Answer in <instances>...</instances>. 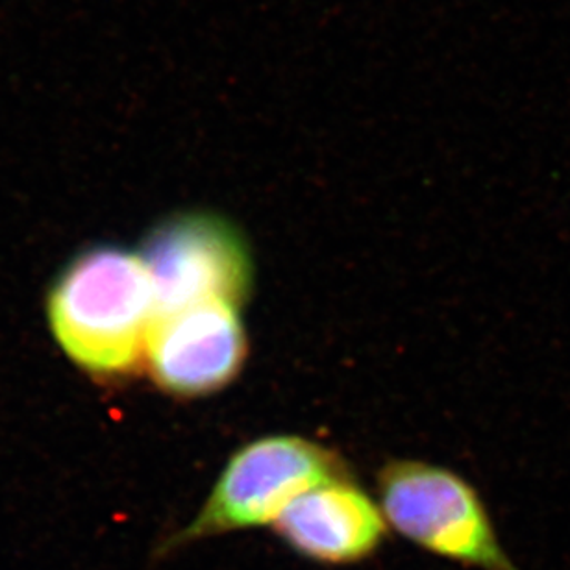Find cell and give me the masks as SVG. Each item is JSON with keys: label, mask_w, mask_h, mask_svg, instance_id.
Wrapping results in <instances>:
<instances>
[{"label": "cell", "mask_w": 570, "mask_h": 570, "mask_svg": "<svg viewBox=\"0 0 570 570\" xmlns=\"http://www.w3.org/2000/svg\"><path fill=\"white\" fill-rule=\"evenodd\" d=\"M158 317L139 254L97 247L67 265L50 291L49 318L67 356L95 374L132 371Z\"/></svg>", "instance_id": "obj_1"}, {"label": "cell", "mask_w": 570, "mask_h": 570, "mask_svg": "<svg viewBox=\"0 0 570 570\" xmlns=\"http://www.w3.org/2000/svg\"><path fill=\"white\" fill-rule=\"evenodd\" d=\"M337 478H351V471L334 450L298 435L256 439L230 455L197 515L161 539L154 556L167 558L204 539L273 527L291 500Z\"/></svg>", "instance_id": "obj_2"}, {"label": "cell", "mask_w": 570, "mask_h": 570, "mask_svg": "<svg viewBox=\"0 0 570 570\" xmlns=\"http://www.w3.org/2000/svg\"><path fill=\"white\" fill-rule=\"evenodd\" d=\"M379 504L390 530L428 554L466 569L522 570L500 541L480 491L452 469L390 461L379 472Z\"/></svg>", "instance_id": "obj_3"}, {"label": "cell", "mask_w": 570, "mask_h": 570, "mask_svg": "<svg viewBox=\"0 0 570 570\" xmlns=\"http://www.w3.org/2000/svg\"><path fill=\"white\" fill-rule=\"evenodd\" d=\"M158 315L203 302L239 306L253 285V262L236 226L220 215L193 212L156 226L142 243Z\"/></svg>", "instance_id": "obj_4"}, {"label": "cell", "mask_w": 570, "mask_h": 570, "mask_svg": "<svg viewBox=\"0 0 570 570\" xmlns=\"http://www.w3.org/2000/svg\"><path fill=\"white\" fill-rule=\"evenodd\" d=\"M237 307L212 301L158 315L145 354L156 384L180 396L225 387L239 373L247 351Z\"/></svg>", "instance_id": "obj_5"}, {"label": "cell", "mask_w": 570, "mask_h": 570, "mask_svg": "<svg viewBox=\"0 0 570 570\" xmlns=\"http://www.w3.org/2000/svg\"><path fill=\"white\" fill-rule=\"evenodd\" d=\"M287 549L318 566H356L373 558L390 535L379 502L351 478L307 489L275 524Z\"/></svg>", "instance_id": "obj_6"}]
</instances>
